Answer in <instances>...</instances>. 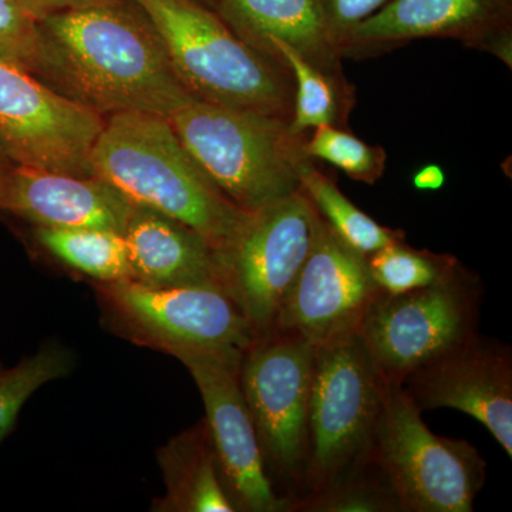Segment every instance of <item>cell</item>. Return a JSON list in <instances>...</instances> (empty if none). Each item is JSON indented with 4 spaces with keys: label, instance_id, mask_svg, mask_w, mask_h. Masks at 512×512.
I'll use <instances>...</instances> for the list:
<instances>
[{
    "label": "cell",
    "instance_id": "cell-1",
    "mask_svg": "<svg viewBox=\"0 0 512 512\" xmlns=\"http://www.w3.org/2000/svg\"><path fill=\"white\" fill-rule=\"evenodd\" d=\"M37 25L47 86L103 117L133 111L168 117L192 99L133 0L67 10Z\"/></svg>",
    "mask_w": 512,
    "mask_h": 512
},
{
    "label": "cell",
    "instance_id": "cell-23",
    "mask_svg": "<svg viewBox=\"0 0 512 512\" xmlns=\"http://www.w3.org/2000/svg\"><path fill=\"white\" fill-rule=\"evenodd\" d=\"M69 349L50 343L10 369H0V443L12 431L20 410L45 384L72 372Z\"/></svg>",
    "mask_w": 512,
    "mask_h": 512
},
{
    "label": "cell",
    "instance_id": "cell-26",
    "mask_svg": "<svg viewBox=\"0 0 512 512\" xmlns=\"http://www.w3.org/2000/svg\"><path fill=\"white\" fill-rule=\"evenodd\" d=\"M308 158L325 161L348 177L365 184H375L386 170V151L370 146L338 126H320L303 141Z\"/></svg>",
    "mask_w": 512,
    "mask_h": 512
},
{
    "label": "cell",
    "instance_id": "cell-21",
    "mask_svg": "<svg viewBox=\"0 0 512 512\" xmlns=\"http://www.w3.org/2000/svg\"><path fill=\"white\" fill-rule=\"evenodd\" d=\"M271 56L292 74L295 99L289 130L293 136H306L320 126H338L346 119L352 97L348 82L323 73L284 43L272 42Z\"/></svg>",
    "mask_w": 512,
    "mask_h": 512
},
{
    "label": "cell",
    "instance_id": "cell-10",
    "mask_svg": "<svg viewBox=\"0 0 512 512\" xmlns=\"http://www.w3.org/2000/svg\"><path fill=\"white\" fill-rule=\"evenodd\" d=\"M315 352L308 340L276 330L254 340L239 370L265 466L301 490Z\"/></svg>",
    "mask_w": 512,
    "mask_h": 512
},
{
    "label": "cell",
    "instance_id": "cell-12",
    "mask_svg": "<svg viewBox=\"0 0 512 512\" xmlns=\"http://www.w3.org/2000/svg\"><path fill=\"white\" fill-rule=\"evenodd\" d=\"M245 353H184L177 359L191 373L207 412L218 471L237 511L284 512L266 471L254 421L242 393L239 370Z\"/></svg>",
    "mask_w": 512,
    "mask_h": 512
},
{
    "label": "cell",
    "instance_id": "cell-19",
    "mask_svg": "<svg viewBox=\"0 0 512 512\" xmlns=\"http://www.w3.org/2000/svg\"><path fill=\"white\" fill-rule=\"evenodd\" d=\"M158 463L167 487L154 510L164 512H235L222 485L207 423L168 441L158 450Z\"/></svg>",
    "mask_w": 512,
    "mask_h": 512
},
{
    "label": "cell",
    "instance_id": "cell-32",
    "mask_svg": "<svg viewBox=\"0 0 512 512\" xmlns=\"http://www.w3.org/2000/svg\"><path fill=\"white\" fill-rule=\"evenodd\" d=\"M200 2L204 3V5L210 6V8L214 9L215 3L217 0H200Z\"/></svg>",
    "mask_w": 512,
    "mask_h": 512
},
{
    "label": "cell",
    "instance_id": "cell-7",
    "mask_svg": "<svg viewBox=\"0 0 512 512\" xmlns=\"http://www.w3.org/2000/svg\"><path fill=\"white\" fill-rule=\"evenodd\" d=\"M484 288L458 264L446 278L414 291H380L360 323V339L387 382L407 376L477 335Z\"/></svg>",
    "mask_w": 512,
    "mask_h": 512
},
{
    "label": "cell",
    "instance_id": "cell-22",
    "mask_svg": "<svg viewBox=\"0 0 512 512\" xmlns=\"http://www.w3.org/2000/svg\"><path fill=\"white\" fill-rule=\"evenodd\" d=\"M299 185L329 228L360 254L369 256L404 239L403 231L383 227L359 210L309 158L299 167Z\"/></svg>",
    "mask_w": 512,
    "mask_h": 512
},
{
    "label": "cell",
    "instance_id": "cell-11",
    "mask_svg": "<svg viewBox=\"0 0 512 512\" xmlns=\"http://www.w3.org/2000/svg\"><path fill=\"white\" fill-rule=\"evenodd\" d=\"M106 117L0 62V148L15 164L93 175L92 153Z\"/></svg>",
    "mask_w": 512,
    "mask_h": 512
},
{
    "label": "cell",
    "instance_id": "cell-13",
    "mask_svg": "<svg viewBox=\"0 0 512 512\" xmlns=\"http://www.w3.org/2000/svg\"><path fill=\"white\" fill-rule=\"evenodd\" d=\"M379 292L367 256L345 244L320 217L315 242L286 295L276 330L313 346L356 333Z\"/></svg>",
    "mask_w": 512,
    "mask_h": 512
},
{
    "label": "cell",
    "instance_id": "cell-29",
    "mask_svg": "<svg viewBox=\"0 0 512 512\" xmlns=\"http://www.w3.org/2000/svg\"><path fill=\"white\" fill-rule=\"evenodd\" d=\"M114 2V0H20L30 16L37 22L46 16L67 10L89 8V6L101 5V3Z\"/></svg>",
    "mask_w": 512,
    "mask_h": 512
},
{
    "label": "cell",
    "instance_id": "cell-15",
    "mask_svg": "<svg viewBox=\"0 0 512 512\" xmlns=\"http://www.w3.org/2000/svg\"><path fill=\"white\" fill-rule=\"evenodd\" d=\"M402 386L421 412L447 407L480 421L512 458L510 346L477 333L407 376Z\"/></svg>",
    "mask_w": 512,
    "mask_h": 512
},
{
    "label": "cell",
    "instance_id": "cell-20",
    "mask_svg": "<svg viewBox=\"0 0 512 512\" xmlns=\"http://www.w3.org/2000/svg\"><path fill=\"white\" fill-rule=\"evenodd\" d=\"M33 238L47 254L96 282L130 279L123 234L101 228L33 227Z\"/></svg>",
    "mask_w": 512,
    "mask_h": 512
},
{
    "label": "cell",
    "instance_id": "cell-5",
    "mask_svg": "<svg viewBox=\"0 0 512 512\" xmlns=\"http://www.w3.org/2000/svg\"><path fill=\"white\" fill-rule=\"evenodd\" d=\"M367 461L392 490L400 511L471 512L485 481L477 448L436 436L399 383H386Z\"/></svg>",
    "mask_w": 512,
    "mask_h": 512
},
{
    "label": "cell",
    "instance_id": "cell-4",
    "mask_svg": "<svg viewBox=\"0 0 512 512\" xmlns=\"http://www.w3.org/2000/svg\"><path fill=\"white\" fill-rule=\"evenodd\" d=\"M167 119L192 160L241 210H261L301 188L306 137L293 136L288 120L195 97Z\"/></svg>",
    "mask_w": 512,
    "mask_h": 512
},
{
    "label": "cell",
    "instance_id": "cell-18",
    "mask_svg": "<svg viewBox=\"0 0 512 512\" xmlns=\"http://www.w3.org/2000/svg\"><path fill=\"white\" fill-rule=\"evenodd\" d=\"M214 10L258 52L272 59L271 43H284L323 73L346 82L342 56L329 35L318 0H217Z\"/></svg>",
    "mask_w": 512,
    "mask_h": 512
},
{
    "label": "cell",
    "instance_id": "cell-16",
    "mask_svg": "<svg viewBox=\"0 0 512 512\" xmlns=\"http://www.w3.org/2000/svg\"><path fill=\"white\" fill-rule=\"evenodd\" d=\"M130 204L96 175L13 164L0 175V212L33 227L101 228L123 234Z\"/></svg>",
    "mask_w": 512,
    "mask_h": 512
},
{
    "label": "cell",
    "instance_id": "cell-2",
    "mask_svg": "<svg viewBox=\"0 0 512 512\" xmlns=\"http://www.w3.org/2000/svg\"><path fill=\"white\" fill-rule=\"evenodd\" d=\"M93 175L130 204L194 229L220 255L252 212L228 200L185 150L167 117L119 113L106 117L92 153Z\"/></svg>",
    "mask_w": 512,
    "mask_h": 512
},
{
    "label": "cell",
    "instance_id": "cell-17",
    "mask_svg": "<svg viewBox=\"0 0 512 512\" xmlns=\"http://www.w3.org/2000/svg\"><path fill=\"white\" fill-rule=\"evenodd\" d=\"M123 238L130 279L153 288L215 285L228 292L217 251L183 222L133 205Z\"/></svg>",
    "mask_w": 512,
    "mask_h": 512
},
{
    "label": "cell",
    "instance_id": "cell-25",
    "mask_svg": "<svg viewBox=\"0 0 512 512\" xmlns=\"http://www.w3.org/2000/svg\"><path fill=\"white\" fill-rule=\"evenodd\" d=\"M367 264L380 291L399 295L436 284L460 262L451 255L419 251L402 239L367 256Z\"/></svg>",
    "mask_w": 512,
    "mask_h": 512
},
{
    "label": "cell",
    "instance_id": "cell-30",
    "mask_svg": "<svg viewBox=\"0 0 512 512\" xmlns=\"http://www.w3.org/2000/svg\"><path fill=\"white\" fill-rule=\"evenodd\" d=\"M413 187L419 191H437L446 184V174L437 164H427L414 173Z\"/></svg>",
    "mask_w": 512,
    "mask_h": 512
},
{
    "label": "cell",
    "instance_id": "cell-9",
    "mask_svg": "<svg viewBox=\"0 0 512 512\" xmlns=\"http://www.w3.org/2000/svg\"><path fill=\"white\" fill-rule=\"evenodd\" d=\"M319 220L299 188L252 212L234 244L218 255L228 292L247 316L255 340L275 332L286 295L315 242Z\"/></svg>",
    "mask_w": 512,
    "mask_h": 512
},
{
    "label": "cell",
    "instance_id": "cell-6",
    "mask_svg": "<svg viewBox=\"0 0 512 512\" xmlns=\"http://www.w3.org/2000/svg\"><path fill=\"white\" fill-rule=\"evenodd\" d=\"M386 383L359 333L316 346L305 495L367 463Z\"/></svg>",
    "mask_w": 512,
    "mask_h": 512
},
{
    "label": "cell",
    "instance_id": "cell-27",
    "mask_svg": "<svg viewBox=\"0 0 512 512\" xmlns=\"http://www.w3.org/2000/svg\"><path fill=\"white\" fill-rule=\"evenodd\" d=\"M0 62L20 67L45 83L42 33L20 0H0Z\"/></svg>",
    "mask_w": 512,
    "mask_h": 512
},
{
    "label": "cell",
    "instance_id": "cell-31",
    "mask_svg": "<svg viewBox=\"0 0 512 512\" xmlns=\"http://www.w3.org/2000/svg\"><path fill=\"white\" fill-rule=\"evenodd\" d=\"M13 164L15 163H13V161L3 153L2 148H0V175L5 174Z\"/></svg>",
    "mask_w": 512,
    "mask_h": 512
},
{
    "label": "cell",
    "instance_id": "cell-8",
    "mask_svg": "<svg viewBox=\"0 0 512 512\" xmlns=\"http://www.w3.org/2000/svg\"><path fill=\"white\" fill-rule=\"evenodd\" d=\"M96 289L107 319L121 335L175 357L245 353L255 340L241 306L220 286L153 288L121 279L97 282Z\"/></svg>",
    "mask_w": 512,
    "mask_h": 512
},
{
    "label": "cell",
    "instance_id": "cell-28",
    "mask_svg": "<svg viewBox=\"0 0 512 512\" xmlns=\"http://www.w3.org/2000/svg\"><path fill=\"white\" fill-rule=\"evenodd\" d=\"M389 2L390 0H318L326 28L338 50L350 30Z\"/></svg>",
    "mask_w": 512,
    "mask_h": 512
},
{
    "label": "cell",
    "instance_id": "cell-3",
    "mask_svg": "<svg viewBox=\"0 0 512 512\" xmlns=\"http://www.w3.org/2000/svg\"><path fill=\"white\" fill-rule=\"evenodd\" d=\"M163 40L195 99L291 120L295 86L285 64L247 45L200 0H133Z\"/></svg>",
    "mask_w": 512,
    "mask_h": 512
},
{
    "label": "cell",
    "instance_id": "cell-24",
    "mask_svg": "<svg viewBox=\"0 0 512 512\" xmlns=\"http://www.w3.org/2000/svg\"><path fill=\"white\" fill-rule=\"evenodd\" d=\"M288 511L302 512H396L399 503L375 467L367 461L322 490L295 498Z\"/></svg>",
    "mask_w": 512,
    "mask_h": 512
},
{
    "label": "cell",
    "instance_id": "cell-14",
    "mask_svg": "<svg viewBox=\"0 0 512 512\" xmlns=\"http://www.w3.org/2000/svg\"><path fill=\"white\" fill-rule=\"evenodd\" d=\"M454 39L512 67V0H390L350 30L340 56L367 57L417 39Z\"/></svg>",
    "mask_w": 512,
    "mask_h": 512
}]
</instances>
